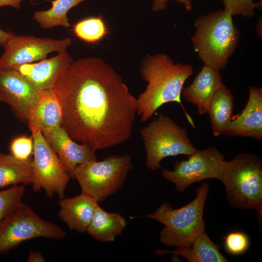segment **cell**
Segmentation results:
<instances>
[{"label": "cell", "instance_id": "cell-13", "mask_svg": "<svg viewBox=\"0 0 262 262\" xmlns=\"http://www.w3.org/2000/svg\"><path fill=\"white\" fill-rule=\"evenodd\" d=\"M73 60L64 50L49 59L24 64L13 68L26 78L39 92L56 89Z\"/></svg>", "mask_w": 262, "mask_h": 262}, {"label": "cell", "instance_id": "cell-25", "mask_svg": "<svg viewBox=\"0 0 262 262\" xmlns=\"http://www.w3.org/2000/svg\"><path fill=\"white\" fill-rule=\"evenodd\" d=\"M25 192L24 185H12L10 188L0 191V221L14 212L22 202V196Z\"/></svg>", "mask_w": 262, "mask_h": 262}, {"label": "cell", "instance_id": "cell-6", "mask_svg": "<svg viewBox=\"0 0 262 262\" xmlns=\"http://www.w3.org/2000/svg\"><path fill=\"white\" fill-rule=\"evenodd\" d=\"M130 155H111L98 162L92 160L79 164L74 172L81 192L95 198L98 203L117 193L132 169Z\"/></svg>", "mask_w": 262, "mask_h": 262}, {"label": "cell", "instance_id": "cell-19", "mask_svg": "<svg viewBox=\"0 0 262 262\" xmlns=\"http://www.w3.org/2000/svg\"><path fill=\"white\" fill-rule=\"evenodd\" d=\"M219 249L220 246L213 243L204 231L190 246L177 247L171 251L158 250L155 253L159 255L173 253L175 256L183 257L189 262H228Z\"/></svg>", "mask_w": 262, "mask_h": 262}, {"label": "cell", "instance_id": "cell-35", "mask_svg": "<svg viewBox=\"0 0 262 262\" xmlns=\"http://www.w3.org/2000/svg\"><path fill=\"white\" fill-rule=\"evenodd\" d=\"M2 101V99L0 97V102Z\"/></svg>", "mask_w": 262, "mask_h": 262}, {"label": "cell", "instance_id": "cell-27", "mask_svg": "<svg viewBox=\"0 0 262 262\" xmlns=\"http://www.w3.org/2000/svg\"><path fill=\"white\" fill-rule=\"evenodd\" d=\"M224 239L225 249L232 255H241L245 253L249 246L248 236L242 232H230Z\"/></svg>", "mask_w": 262, "mask_h": 262}, {"label": "cell", "instance_id": "cell-11", "mask_svg": "<svg viewBox=\"0 0 262 262\" xmlns=\"http://www.w3.org/2000/svg\"><path fill=\"white\" fill-rule=\"evenodd\" d=\"M71 43L70 38L55 39L15 34L3 47L0 68H13L22 64L42 60L51 52L66 50Z\"/></svg>", "mask_w": 262, "mask_h": 262}, {"label": "cell", "instance_id": "cell-15", "mask_svg": "<svg viewBox=\"0 0 262 262\" xmlns=\"http://www.w3.org/2000/svg\"><path fill=\"white\" fill-rule=\"evenodd\" d=\"M229 136L249 137L262 140V88H249V97L241 113L231 120L225 134Z\"/></svg>", "mask_w": 262, "mask_h": 262}, {"label": "cell", "instance_id": "cell-30", "mask_svg": "<svg viewBox=\"0 0 262 262\" xmlns=\"http://www.w3.org/2000/svg\"><path fill=\"white\" fill-rule=\"evenodd\" d=\"M169 0H152V10L155 12L165 10Z\"/></svg>", "mask_w": 262, "mask_h": 262}, {"label": "cell", "instance_id": "cell-24", "mask_svg": "<svg viewBox=\"0 0 262 262\" xmlns=\"http://www.w3.org/2000/svg\"><path fill=\"white\" fill-rule=\"evenodd\" d=\"M73 30L76 37L89 43H96L109 33V29L101 16L79 21L73 26Z\"/></svg>", "mask_w": 262, "mask_h": 262}, {"label": "cell", "instance_id": "cell-21", "mask_svg": "<svg viewBox=\"0 0 262 262\" xmlns=\"http://www.w3.org/2000/svg\"><path fill=\"white\" fill-rule=\"evenodd\" d=\"M127 225L125 218L117 213H109L98 205L86 232L95 239L113 242Z\"/></svg>", "mask_w": 262, "mask_h": 262}, {"label": "cell", "instance_id": "cell-22", "mask_svg": "<svg viewBox=\"0 0 262 262\" xmlns=\"http://www.w3.org/2000/svg\"><path fill=\"white\" fill-rule=\"evenodd\" d=\"M33 180L32 160L18 159L12 154L0 151V188L28 185Z\"/></svg>", "mask_w": 262, "mask_h": 262}, {"label": "cell", "instance_id": "cell-26", "mask_svg": "<svg viewBox=\"0 0 262 262\" xmlns=\"http://www.w3.org/2000/svg\"><path fill=\"white\" fill-rule=\"evenodd\" d=\"M224 9L233 16H241L245 17H252L256 9L262 8V0L254 2L253 0H223Z\"/></svg>", "mask_w": 262, "mask_h": 262}, {"label": "cell", "instance_id": "cell-32", "mask_svg": "<svg viewBox=\"0 0 262 262\" xmlns=\"http://www.w3.org/2000/svg\"><path fill=\"white\" fill-rule=\"evenodd\" d=\"M14 33L5 31L0 28V45L3 47L12 36L15 35Z\"/></svg>", "mask_w": 262, "mask_h": 262}, {"label": "cell", "instance_id": "cell-31", "mask_svg": "<svg viewBox=\"0 0 262 262\" xmlns=\"http://www.w3.org/2000/svg\"><path fill=\"white\" fill-rule=\"evenodd\" d=\"M25 0H0V7L3 6H12L16 9H19L20 3ZM31 1L34 0H30Z\"/></svg>", "mask_w": 262, "mask_h": 262}, {"label": "cell", "instance_id": "cell-4", "mask_svg": "<svg viewBox=\"0 0 262 262\" xmlns=\"http://www.w3.org/2000/svg\"><path fill=\"white\" fill-rule=\"evenodd\" d=\"M216 179L224 185L231 207L262 213V160L254 154H238L231 161H223Z\"/></svg>", "mask_w": 262, "mask_h": 262}, {"label": "cell", "instance_id": "cell-12", "mask_svg": "<svg viewBox=\"0 0 262 262\" xmlns=\"http://www.w3.org/2000/svg\"><path fill=\"white\" fill-rule=\"evenodd\" d=\"M40 96V92L18 71L0 68V97L18 117L28 120V114Z\"/></svg>", "mask_w": 262, "mask_h": 262}, {"label": "cell", "instance_id": "cell-1", "mask_svg": "<svg viewBox=\"0 0 262 262\" xmlns=\"http://www.w3.org/2000/svg\"><path fill=\"white\" fill-rule=\"evenodd\" d=\"M55 89L62 107L61 127L73 140L96 151L131 137L137 98L102 60L88 57L73 61Z\"/></svg>", "mask_w": 262, "mask_h": 262}, {"label": "cell", "instance_id": "cell-2", "mask_svg": "<svg viewBox=\"0 0 262 262\" xmlns=\"http://www.w3.org/2000/svg\"><path fill=\"white\" fill-rule=\"evenodd\" d=\"M193 72L190 64L175 63L167 54H147L140 66L141 76L147 84L137 98V115L141 120H148L162 105L176 102L182 107L188 120L195 128L180 100L183 85Z\"/></svg>", "mask_w": 262, "mask_h": 262}, {"label": "cell", "instance_id": "cell-18", "mask_svg": "<svg viewBox=\"0 0 262 262\" xmlns=\"http://www.w3.org/2000/svg\"><path fill=\"white\" fill-rule=\"evenodd\" d=\"M62 107L55 89L40 92V96L30 110L27 117L31 122L43 131L57 126H61Z\"/></svg>", "mask_w": 262, "mask_h": 262}, {"label": "cell", "instance_id": "cell-5", "mask_svg": "<svg viewBox=\"0 0 262 262\" xmlns=\"http://www.w3.org/2000/svg\"><path fill=\"white\" fill-rule=\"evenodd\" d=\"M209 192L204 183L196 191V198L187 205L174 209L164 202L146 217L164 225L160 233V240L169 247L190 246L195 240L205 231L203 212Z\"/></svg>", "mask_w": 262, "mask_h": 262}, {"label": "cell", "instance_id": "cell-29", "mask_svg": "<svg viewBox=\"0 0 262 262\" xmlns=\"http://www.w3.org/2000/svg\"><path fill=\"white\" fill-rule=\"evenodd\" d=\"M45 259L40 252L30 250L27 262H44Z\"/></svg>", "mask_w": 262, "mask_h": 262}, {"label": "cell", "instance_id": "cell-34", "mask_svg": "<svg viewBox=\"0 0 262 262\" xmlns=\"http://www.w3.org/2000/svg\"><path fill=\"white\" fill-rule=\"evenodd\" d=\"M262 24V18H260L257 24V33H258L259 36H261L260 35V33H261V35H262V33L260 32V25Z\"/></svg>", "mask_w": 262, "mask_h": 262}, {"label": "cell", "instance_id": "cell-33", "mask_svg": "<svg viewBox=\"0 0 262 262\" xmlns=\"http://www.w3.org/2000/svg\"><path fill=\"white\" fill-rule=\"evenodd\" d=\"M177 2L182 4L185 9L187 11H190L192 9V4L191 0H175Z\"/></svg>", "mask_w": 262, "mask_h": 262}, {"label": "cell", "instance_id": "cell-36", "mask_svg": "<svg viewBox=\"0 0 262 262\" xmlns=\"http://www.w3.org/2000/svg\"><path fill=\"white\" fill-rule=\"evenodd\" d=\"M0 47H1V45H0Z\"/></svg>", "mask_w": 262, "mask_h": 262}, {"label": "cell", "instance_id": "cell-9", "mask_svg": "<svg viewBox=\"0 0 262 262\" xmlns=\"http://www.w3.org/2000/svg\"><path fill=\"white\" fill-rule=\"evenodd\" d=\"M28 123L33 143V189L35 192L43 190L50 197L56 194L60 198H63L71 177L41 130L33 124Z\"/></svg>", "mask_w": 262, "mask_h": 262}, {"label": "cell", "instance_id": "cell-17", "mask_svg": "<svg viewBox=\"0 0 262 262\" xmlns=\"http://www.w3.org/2000/svg\"><path fill=\"white\" fill-rule=\"evenodd\" d=\"M60 218L71 230L84 233L98 205L94 197L82 193L73 197L62 198L59 202Z\"/></svg>", "mask_w": 262, "mask_h": 262}, {"label": "cell", "instance_id": "cell-14", "mask_svg": "<svg viewBox=\"0 0 262 262\" xmlns=\"http://www.w3.org/2000/svg\"><path fill=\"white\" fill-rule=\"evenodd\" d=\"M41 132L71 178L74 179V172L79 164L97 160L95 151L89 146L76 143L61 126Z\"/></svg>", "mask_w": 262, "mask_h": 262}, {"label": "cell", "instance_id": "cell-28", "mask_svg": "<svg viewBox=\"0 0 262 262\" xmlns=\"http://www.w3.org/2000/svg\"><path fill=\"white\" fill-rule=\"evenodd\" d=\"M33 143L32 137L22 136L14 139L10 145V150L16 158L22 160L31 159L33 154Z\"/></svg>", "mask_w": 262, "mask_h": 262}, {"label": "cell", "instance_id": "cell-8", "mask_svg": "<svg viewBox=\"0 0 262 262\" xmlns=\"http://www.w3.org/2000/svg\"><path fill=\"white\" fill-rule=\"evenodd\" d=\"M66 236V232L58 225L43 219L30 206L22 202L0 221V253L8 252L32 239L61 240Z\"/></svg>", "mask_w": 262, "mask_h": 262}, {"label": "cell", "instance_id": "cell-3", "mask_svg": "<svg viewBox=\"0 0 262 262\" xmlns=\"http://www.w3.org/2000/svg\"><path fill=\"white\" fill-rule=\"evenodd\" d=\"M233 16L224 9L199 16L194 23L193 49L198 58L219 71L226 67L240 40Z\"/></svg>", "mask_w": 262, "mask_h": 262}, {"label": "cell", "instance_id": "cell-7", "mask_svg": "<svg viewBox=\"0 0 262 262\" xmlns=\"http://www.w3.org/2000/svg\"><path fill=\"white\" fill-rule=\"evenodd\" d=\"M141 134L146 152V164L153 171L161 168L160 162L165 157L189 156L197 150L188 137L187 130L161 113L141 130Z\"/></svg>", "mask_w": 262, "mask_h": 262}, {"label": "cell", "instance_id": "cell-10", "mask_svg": "<svg viewBox=\"0 0 262 262\" xmlns=\"http://www.w3.org/2000/svg\"><path fill=\"white\" fill-rule=\"evenodd\" d=\"M224 156L216 147L209 146L189 155L187 160L176 161L174 170L163 169L162 175L174 184L179 192L193 183L208 179H216Z\"/></svg>", "mask_w": 262, "mask_h": 262}, {"label": "cell", "instance_id": "cell-16", "mask_svg": "<svg viewBox=\"0 0 262 262\" xmlns=\"http://www.w3.org/2000/svg\"><path fill=\"white\" fill-rule=\"evenodd\" d=\"M220 71L204 65L192 82L182 90L185 100L196 105L200 115L207 113L212 98L223 84Z\"/></svg>", "mask_w": 262, "mask_h": 262}, {"label": "cell", "instance_id": "cell-23", "mask_svg": "<svg viewBox=\"0 0 262 262\" xmlns=\"http://www.w3.org/2000/svg\"><path fill=\"white\" fill-rule=\"evenodd\" d=\"M87 0H50L51 7L48 10L36 11L33 20L44 29L56 26L68 28L70 26L67 14L73 7Z\"/></svg>", "mask_w": 262, "mask_h": 262}, {"label": "cell", "instance_id": "cell-20", "mask_svg": "<svg viewBox=\"0 0 262 262\" xmlns=\"http://www.w3.org/2000/svg\"><path fill=\"white\" fill-rule=\"evenodd\" d=\"M234 106V97L223 83L213 95L208 109L214 136L225 134L231 121Z\"/></svg>", "mask_w": 262, "mask_h": 262}]
</instances>
